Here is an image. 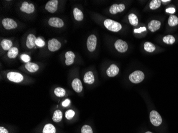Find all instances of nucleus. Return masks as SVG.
I'll return each instance as SVG.
<instances>
[{"label":"nucleus","instance_id":"nucleus-1","mask_svg":"<svg viewBox=\"0 0 178 133\" xmlns=\"http://www.w3.org/2000/svg\"><path fill=\"white\" fill-rule=\"evenodd\" d=\"M104 23L106 28L111 32H118L122 29V25L120 23L111 19H107L105 20Z\"/></svg>","mask_w":178,"mask_h":133},{"label":"nucleus","instance_id":"nucleus-2","mask_svg":"<svg viewBox=\"0 0 178 133\" xmlns=\"http://www.w3.org/2000/svg\"><path fill=\"white\" fill-rule=\"evenodd\" d=\"M145 78V75L143 72L140 70H136L129 76V80L134 84H138L141 83Z\"/></svg>","mask_w":178,"mask_h":133},{"label":"nucleus","instance_id":"nucleus-3","mask_svg":"<svg viewBox=\"0 0 178 133\" xmlns=\"http://www.w3.org/2000/svg\"><path fill=\"white\" fill-rule=\"evenodd\" d=\"M150 120L151 123L155 126H159L162 122V117L155 110H153L150 112Z\"/></svg>","mask_w":178,"mask_h":133},{"label":"nucleus","instance_id":"nucleus-4","mask_svg":"<svg viewBox=\"0 0 178 133\" xmlns=\"http://www.w3.org/2000/svg\"><path fill=\"white\" fill-rule=\"evenodd\" d=\"M8 79L14 83H20L22 82L23 80V77L21 74L17 72H9L8 73L7 75Z\"/></svg>","mask_w":178,"mask_h":133},{"label":"nucleus","instance_id":"nucleus-5","mask_svg":"<svg viewBox=\"0 0 178 133\" xmlns=\"http://www.w3.org/2000/svg\"><path fill=\"white\" fill-rule=\"evenodd\" d=\"M97 39L95 35H91L88 38L87 40V47L90 52H93L95 51L97 46Z\"/></svg>","mask_w":178,"mask_h":133},{"label":"nucleus","instance_id":"nucleus-6","mask_svg":"<svg viewBox=\"0 0 178 133\" xmlns=\"http://www.w3.org/2000/svg\"><path fill=\"white\" fill-rule=\"evenodd\" d=\"M4 28L7 30L15 29L17 27V23L16 21L11 18H5L2 21Z\"/></svg>","mask_w":178,"mask_h":133},{"label":"nucleus","instance_id":"nucleus-7","mask_svg":"<svg viewBox=\"0 0 178 133\" xmlns=\"http://www.w3.org/2000/svg\"><path fill=\"white\" fill-rule=\"evenodd\" d=\"M114 45L116 49L120 53H124L125 52L127 51L128 49V45L127 43L122 40H117L115 43Z\"/></svg>","mask_w":178,"mask_h":133},{"label":"nucleus","instance_id":"nucleus-8","mask_svg":"<svg viewBox=\"0 0 178 133\" xmlns=\"http://www.w3.org/2000/svg\"><path fill=\"white\" fill-rule=\"evenodd\" d=\"M61 44L58 40L56 38H53L49 40L48 42V49L51 52H55L58 51L61 47Z\"/></svg>","mask_w":178,"mask_h":133},{"label":"nucleus","instance_id":"nucleus-9","mask_svg":"<svg viewBox=\"0 0 178 133\" xmlns=\"http://www.w3.org/2000/svg\"><path fill=\"white\" fill-rule=\"evenodd\" d=\"M49 25L55 28H61L64 26V23L62 19L57 17H52L48 21Z\"/></svg>","mask_w":178,"mask_h":133},{"label":"nucleus","instance_id":"nucleus-10","mask_svg":"<svg viewBox=\"0 0 178 133\" xmlns=\"http://www.w3.org/2000/svg\"><path fill=\"white\" fill-rule=\"evenodd\" d=\"M58 1L50 0L46 3L45 8L50 13H55L58 9Z\"/></svg>","mask_w":178,"mask_h":133},{"label":"nucleus","instance_id":"nucleus-11","mask_svg":"<svg viewBox=\"0 0 178 133\" xmlns=\"http://www.w3.org/2000/svg\"><path fill=\"white\" fill-rule=\"evenodd\" d=\"M21 11L25 12L26 14H32L35 10V7L32 3H29L27 2H23L20 7Z\"/></svg>","mask_w":178,"mask_h":133},{"label":"nucleus","instance_id":"nucleus-12","mask_svg":"<svg viewBox=\"0 0 178 133\" xmlns=\"http://www.w3.org/2000/svg\"><path fill=\"white\" fill-rule=\"evenodd\" d=\"M125 8V5L123 4H114L109 8V12L111 14H116L118 12L123 11Z\"/></svg>","mask_w":178,"mask_h":133},{"label":"nucleus","instance_id":"nucleus-13","mask_svg":"<svg viewBox=\"0 0 178 133\" xmlns=\"http://www.w3.org/2000/svg\"><path fill=\"white\" fill-rule=\"evenodd\" d=\"M161 26V23L160 21L156 20H153L148 23V29L151 32H155L160 29Z\"/></svg>","mask_w":178,"mask_h":133},{"label":"nucleus","instance_id":"nucleus-14","mask_svg":"<svg viewBox=\"0 0 178 133\" xmlns=\"http://www.w3.org/2000/svg\"><path fill=\"white\" fill-rule=\"evenodd\" d=\"M36 38L35 36L33 34H29L27 36V40H26V46L28 47V49H33L34 47L36 45Z\"/></svg>","mask_w":178,"mask_h":133},{"label":"nucleus","instance_id":"nucleus-15","mask_svg":"<svg viewBox=\"0 0 178 133\" xmlns=\"http://www.w3.org/2000/svg\"><path fill=\"white\" fill-rule=\"evenodd\" d=\"M119 72V68L117 65L113 64L109 67L107 70V75L109 77H115L117 75Z\"/></svg>","mask_w":178,"mask_h":133},{"label":"nucleus","instance_id":"nucleus-16","mask_svg":"<svg viewBox=\"0 0 178 133\" xmlns=\"http://www.w3.org/2000/svg\"><path fill=\"white\" fill-rule=\"evenodd\" d=\"M73 89L77 93H80L83 89V85L81 80L78 78L74 79L72 83Z\"/></svg>","mask_w":178,"mask_h":133},{"label":"nucleus","instance_id":"nucleus-17","mask_svg":"<svg viewBox=\"0 0 178 133\" xmlns=\"http://www.w3.org/2000/svg\"><path fill=\"white\" fill-rule=\"evenodd\" d=\"M75 56V54L72 51H68L65 53L66 61L65 63L67 65H72L74 63V59Z\"/></svg>","mask_w":178,"mask_h":133},{"label":"nucleus","instance_id":"nucleus-18","mask_svg":"<svg viewBox=\"0 0 178 133\" xmlns=\"http://www.w3.org/2000/svg\"><path fill=\"white\" fill-rule=\"evenodd\" d=\"M83 80L86 84H92L95 82V76L93 72L89 71L86 73L84 76Z\"/></svg>","mask_w":178,"mask_h":133},{"label":"nucleus","instance_id":"nucleus-19","mask_svg":"<svg viewBox=\"0 0 178 133\" xmlns=\"http://www.w3.org/2000/svg\"><path fill=\"white\" fill-rule=\"evenodd\" d=\"M73 14H74V18L78 21H81L83 19L84 15L83 12L81 10L75 8L73 10Z\"/></svg>","mask_w":178,"mask_h":133},{"label":"nucleus","instance_id":"nucleus-20","mask_svg":"<svg viewBox=\"0 0 178 133\" xmlns=\"http://www.w3.org/2000/svg\"><path fill=\"white\" fill-rule=\"evenodd\" d=\"M1 46L3 49L5 51H9L11 49L12 46V42L10 40L5 39L2 40L1 42Z\"/></svg>","mask_w":178,"mask_h":133},{"label":"nucleus","instance_id":"nucleus-21","mask_svg":"<svg viewBox=\"0 0 178 133\" xmlns=\"http://www.w3.org/2000/svg\"><path fill=\"white\" fill-rule=\"evenodd\" d=\"M25 68L30 72H35L39 69V67L36 63L28 62L26 64Z\"/></svg>","mask_w":178,"mask_h":133},{"label":"nucleus","instance_id":"nucleus-22","mask_svg":"<svg viewBox=\"0 0 178 133\" xmlns=\"http://www.w3.org/2000/svg\"><path fill=\"white\" fill-rule=\"evenodd\" d=\"M63 118V113L60 110H57L53 113L52 120L56 122H60Z\"/></svg>","mask_w":178,"mask_h":133},{"label":"nucleus","instance_id":"nucleus-23","mask_svg":"<svg viewBox=\"0 0 178 133\" xmlns=\"http://www.w3.org/2000/svg\"><path fill=\"white\" fill-rule=\"evenodd\" d=\"M56 130L55 126L51 124L45 125L43 130V133H56Z\"/></svg>","mask_w":178,"mask_h":133},{"label":"nucleus","instance_id":"nucleus-24","mask_svg":"<svg viewBox=\"0 0 178 133\" xmlns=\"http://www.w3.org/2000/svg\"><path fill=\"white\" fill-rule=\"evenodd\" d=\"M18 54V49L16 47H13L8 52V56L10 59H14Z\"/></svg>","mask_w":178,"mask_h":133},{"label":"nucleus","instance_id":"nucleus-25","mask_svg":"<svg viewBox=\"0 0 178 133\" xmlns=\"http://www.w3.org/2000/svg\"><path fill=\"white\" fill-rule=\"evenodd\" d=\"M168 24L171 27H174L178 25V18L175 15L171 14L168 20Z\"/></svg>","mask_w":178,"mask_h":133},{"label":"nucleus","instance_id":"nucleus-26","mask_svg":"<svg viewBox=\"0 0 178 133\" xmlns=\"http://www.w3.org/2000/svg\"><path fill=\"white\" fill-rule=\"evenodd\" d=\"M143 47H144V49L145 51L148 52H150V53L154 51L156 49V47L155 45L151 42H146L144 44Z\"/></svg>","mask_w":178,"mask_h":133},{"label":"nucleus","instance_id":"nucleus-27","mask_svg":"<svg viewBox=\"0 0 178 133\" xmlns=\"http://www.w3.org/2000/svg\"><path fill=\"white\" fill-rule=\"evenodd\" d=\"M163 42L167 44L172 45L174 44V43L176 41L175 38L172 35H169L164 36L163 38Z\"/></svg>","mask_w":178,"mask_h":133},{"label":"nucleus","instance_id":"nucleus-28","mask_svg":"<svg viewBox=\"0 0 178 133\" xmlns=\"http://www.w3.org/2000/svg\"><path fill=\"white\" fill-rule=\"evenodd\" d=\"M129 20L130 23L131 25H132V26H136L138 24V17L136 14H129Z\"/></svg>","mask_w":178,"mask_h":133},{"label":"nucleus","instance_id":"nucleus-29","mask_svg":"<svg viewBox=\"0 0 178 133\" xmlns=\"http://www.w3.org/2000/svg\"><path fill=\"white\" fill-rule=\"evenodd\" d=\"M161 5V0H153L151 1L149 4V8L150 9H157L160 7Z\"/></svg>","mask_w":178,"mask_h":133},{"label":"nucleus","instance_id":"nucleus-30","mask_svg":"<svg viewBox=\"0 0 178 133\" xmlns=\"http://www.w3.org/2000/svg\"><path fill=\"white\" fill-rule=\"evenodd\" d=\"M55 94L58 97H63L66 94V91L65 89L61 87H57L54 91Z\"/></svg>","mask_w":178,"mask_h":133},{"label":"nucleus","instance_id":"nucleus-31","mask_svg":"<svg viewBox=\"0 0 178 133\" xmlns=\"http://www.w3.org/2000/svg\"><path fill=\"white\" fill-rule=\"evenodd\" d=\"M75 114V113L74 112V110L70 109V110H67L65 113V117L68 120H71L73 118Z\"/></svg>","mask_w":178,"mask_h":133},{"label":"nucleus","instance_id":"nucleus-32","mask_svg":"<svg viewBox=\"0 0 178 133\" xmlns=\"http://www.w3.org/2000/svg\"><path fill=\"white\" fill-rule=\"evenodd\" d=\"M82 133H93L92 129L90 126L86 125H84L81 128Z\"/></svg>","mask_w":178,"mask_h":133},{"label":"nucleus","instance_id":"nucleus-33","mask_svg":"<svg viewBox=\"0 0 178 133\" xmlns=\"http://www.w3.org/2000/svg\"><path fill=\"white\" fill-rule=\"evenodd\" d=\"M20 58L25 62L28 63V62H30V56H29L27 54H21V56H20Z\"/></svg>","mask_w":178,"mask_h":133},{"label":"nucleus","instance_id":"nucleus-34","mask_svg":"<svg viewBox=\"0 0 178 133\" xmlns=\"http://www.w3.org/2000/svg\"><path fill=\"white\" fill-rule=\"evenodd\" d=\"M36 45L37 47H43L45 45V42L41 38H38L36 41Z\"/></svg>","mask_w":178,"mask_h":133},{"label":"nucleus","instance_id":"nucleus-35","mask_svg":"<svg viewBox=\"0 0 178 133\" xmlns=\"http://www.w3.org/2000/svg\"><path fill=\"white\" fill-rule=\"evenodd\" d=\"M70 103H71V101H70V99H66L62 103V105L64 107H67L68 105H70Z\"/></svg>","mask_w":178,"mask_h":133},{"label":"nucleus","instance_id":"nucleus-36","mask_svg":"<svg viewBox=\"0 0 178 133\" xmlns=\"http://www.w3.org/2000/svg\"><path fill=\"white\" fill-rule=\"evenodd\" d=\"M146 31V27H142L138 28V29H134V33H142V32H144V31Z\"/></svg>","mask_w":178,"mask_h":133},{"label":"nucleus","instance_id":"nucleus-37","mask_svg":"<svg viewBox=\"0 0 178 133\" xmlns=\"http://www.w3.org/2000/svg\"><path fill=\"white\" fill-rule=\"evenodd\" d=\"M166 12L167 13H170L171 14H173L175 12H176V10L174 8H170L166 9Z\"/></svg>","mask_w":178,"mask_h":133},{"label":"nucleus","instance_id":"nucleus-38","mask_svg":"<svg viewBox=\"0 0 178 133\" xmlns=\"http://www.w3.org/2000/svg\"><path fill=\"white\" fill-rule=\"evenodd\" d=\"M0 133H9L7 129L3 127H0Z\"/></svg>","mask_w":178,"mask_h":133},{"label":"nucleus","instance_id":"nucleus-39","mask_svg":"<svg viewBox=\"0 0 178 133\" xmlns=\"http://www.w3.org/2000/svg\"><path fill=\"white\" fill-rule=\"evenodd\" d=\"M161 2H171V0H162Z\"/></svg>","mask_w":178,"mask_h":133},{"label":"nucleus","instance_id":"nucleus-40","mask_svg":"<svg viewBox=\"0 0 178 133\" xmlns=\"http://www.w3.org/2000/svg\"><path fill=\"white\" fill-rule=\"evenodd\" d=\"M151 133V132H150V131H147V132H146V133Z\"/></svg>","mask_w":178,"mask_h":133}]
</instances>
